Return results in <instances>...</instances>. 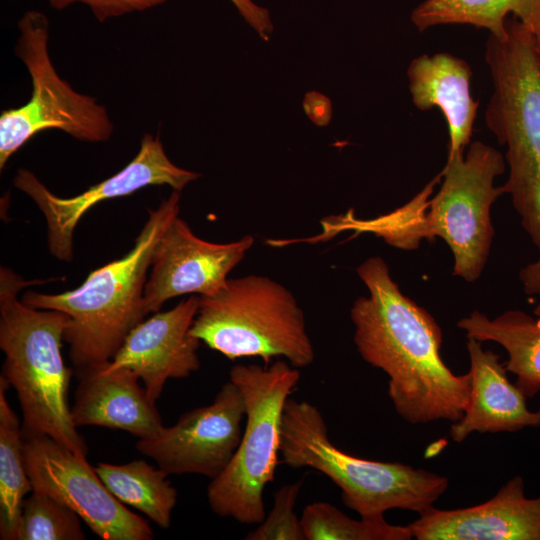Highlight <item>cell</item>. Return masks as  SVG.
Returning a JSON list of instances; mask_svg holds the SVG:
<instances>
[{"instance_id": "cell-1", "label": "cell", "mask_w": 540, "mask_h": 540, "mask_svg": "<svg viewBox=\"0 0 540 540\" xmlns=\"http://www.w3.org/2000/svg\"><path fill=\"white\" fill-rule=\"evenodd\" d=\"M368 296L350 310L362 359L389 378L388 395L410 424L459 420L469 401L471 375L454 374L441 357L442 330L434 317L405 296L380 256L356 269Z\"/></svg>"}, {"instance_id": "cell-2", "label": "cell", "mask_w": 540, "mask_h": 540, "mask_svg": "<svg viewBox=\"0 0 540 540\" xmlns=\"http://www.w3.org/2000/svg\"><path fill=\"white\" fill-rule=\"evenodd\" d=\"M503 155L481 141L447 156L441 173L408 203L371 219L362 230L400 249H415L421 239L441 238L450 248L453 275L466 282L480 278L487 263L494 228L491 207L504 194L494 180L503 174Z\"/></svg>"}, {"instance_id": "cell-3", "label": "cell", "mask_w": 540, "mask_h": 540, "mask_svg": "<svg viewBox=\"0 0 540 540\" xmlns=\"http://www.w3.org/2000/svg\"><path fill=\"white\" fill-rule=\"evenodd\" d=\"M485 61L493 83L485 123L507 148L509 174L502 188L538 250V258L520 270L519 280L528 296L540 297V48L513 17L506 20L504 37L489 36Z\"/></svg>"}, {"instance_id": "cell-4", "label": "cell", "mask_w": 540, "mask_h": 540, "mask_svg": "<svg viewBox=\"0 0 540 540\" xmlns=\"http://www.w3.org/2000/svg\"><path fill=\"white\" fill-rule=\"evenodd\" d=\"M179 211L180 194L174 190L155 210L148 211L133 248L123 257L93 270L73 290L58 294L29 290L22 296L30 307L69 316L64 341L78 379L109 363L132 329L144 320V289L154 248Z\"/></svg>"}, {"instance_id": "cell-5", "label": "cell", "mask_w": 540, "mask_h": 540, "mask_svg": "<svg viewBox=\"0 0 540 540\" xmlns=\"http://www.w3.org/2000/svg\"><path fill=\"white\" fill-rule=\"evenodd\" d=\"M51 280L26 281L1 267L0 348L5 359L0 377L17 394L23 432L47 435L86 457L88 448L77 432L67 400L73 369L65 365L61 350L70 318L64 312L33 308L18 299L23 288Z\"/></svg>"}, {"instance_id": "cell-6", "label": "cell", "mask_w": 540, "mask_h": 540, "mask_svg": "<svg viewBox=\"0 0 540 540\" xmlns=\"http://www.w3.org/2000/svg\"><path fill=\"white\" fill-rule=\"evenodd\" d=\"M280 454L292 468L308 467L328 477L344 505L360 517H380L390 509L418 514L445 493L443 475L398 462L359 458L336 447L319 409L288 398L281 421Z\"/></svg>"}, {"instance_id": "cell-7", "label": "cell", "mask_w": 540, "mask_h": 540, "mask_svg": "<svg viewBox=\"0 0 540 540\" xmlns=\"http://www.w3.org/2000/svg\"><path fill=\"white\" fill-rule=\"evenodd\" d=\"M191 333L226 358H285L305 368L315 358L305 316L294 295L261 275L228 279L212 296H199Z\"/></svg>"}, {"instance_id": "cell-8", "label": "cell", "mask_w": 540, "mask_h": 540, "mask_svg": "<svg viewBox=\"0 0 540 540\" xmlns=\"http://www.w3.org/2000/svg\"><path fill=\"white\" fill-rule=\"evenodd\" d=\"M299 379L298 368L282 359L230 370L229 380L243 395L245 428L232 459L208 485V503L216 515L249 525L264 520L263 494L278 465L282 413Z\"/></svg>"}, {"instance_id": "cell-9", "label": "cell", "mask_w": 540, "mask_h": 540, "mask_svg": "<svg viewBox=\"0 0 540 540\" xmlns=\"http://www.w3.org/2000/svg\"><path fill=\"white\" fill-rule=\"evenodd\" d=\"M16 55L31 80L30 99L0 115V169L35 134L58 129L84 142L107 141L113 123L106 108L72 89L56 72L48 53L49 22L45 14L29 10L18 21Z\"/></svg>"}, {"instance_id": "cell-10", "label": "cell", "mask_w": 540, "mask_h": 540, "mask_svg": "<svg viewBox=\"0 0 540 540\" xmlns=\"http://www.w3.org/2000/svg\"><path fill=\"white\" fill-rule=\"evenodd\" d=\"M25 467L33 491L75 511L103 540H151L149 524L104 485L86 460L47 435L22 431Z\"/></svg>"}, {"instance_id": "cell-11", "label": "cell", "mask_w": 540, "mask_h": 540, "mask_svg": "<svg viewBox=\"0 0 540 540\" xmlns=\"http://www.w3.org/2000/svg\"><path fill=\"white\" fill-rule=\"evenodd\" d=\"M200 174L176 166L167 156L158 136L145 134L136 156L119 172L69 198L53 194L31 171L20 168L14 186L27 194L47 223L51 254L65 262L73 258V234L81 217L107 199L132 194L151 185H168L181 191Z\"/></svg>"}, {"instance_id": "cell-12", "label": "cell", "mask_w": 540, "mask_h": 540, "mask_svg": "<svg viewBox=\"0 0 540 540\" xmlns=\"http://www.w3.org/2000/svg\"><path fill=\"white\" fill-rule=\"evenodd\" d=\"M245 403L239 388L224 383L213 402L182 414L155 436L139 439L136 449L170 474L216 478L232 459L242 437Z\"/></svg>"}, {"instance_id": "cell-13", "label": "cell", "mask_w": 540, "mask_h": 540, "mask_svg": "<svg viewBox=\"0 0 540 540\" xmlns=\"http://www.w3.org/2000/svg\"><path fill=\"white\" fill-rule=\"evenodd\" d=\"M253 243L250 235L230 243L208 242L175 217L154 248L143 297L146 315L158 312L167 300L180 295L212 296L219 292Z\"/></svg>"}, {"instance_id": "cell-14", "label": "cell", "mask_w": 540, "mask_h": 540, "mask_svg": "<svg viewBox=\"0 0 540 540\" xmlns=\"http://www.w3.org/2000/svg\"><path fill=\"white\" fill-rule=\"evenodd\" d=\"M191 295L173 308L156 312L140 322L126 337L107 369H131L154 403L169 379L189 377L200 368V340L191 333L199 307Z\"/></svg>"}, {"instance_id": "cell-15", "label": "cell", "mask_w": 540, "mask_h": 540, "mask_svg": "<svg viewBox=\"0 0 540 540\" xmlns=\"http://www.w3.org/2000/svg\"><path fill=\"white\" fill-rule=\"evenodd\" d=\"M408 527L417 540H540V497L527 498L522 477L515 476L484 503L431 506Z\"/></svg>"}, {"instance_id": "cell-16", "label": "cell", "mask_w": 540, "mask_h": 540, "mask_svg": "<svg viewBox=\"0 0 540 540\" xmlns=\"http://www.w3.org/2000/svg\"><path fill=\"white\" fill-rule=\"evenodd\" d=\"M467 339L471 390L462 417L450 427L451 439L461 443L474 432H516L540 426V409L529 410L527 397L510 382L499 355L483 349L482 342Z\"/></svg>"}, {"instance_id": "cell-17", "label": "cell", "mask_w": 540, "mask_h": 540, "mask_svg": "<svg viewBox=\"0 0 540 540\" xmlns=\"http://www.w3.org/2000/svg\"><path fill=\"white\" fill-rule=\"evenodd\" d=\"M78 380L71 406L76 427L120 429L139 439L151 438L164 427L156 403L131 369L103 366Z\"/></svg>"}, {"instance_id": "cell-18", "label": "cell", "mask_w": 540, "mask_h": 540, "mask_svg": "<svg viewBox=\"0 0 540 540\" xmlns=\"http://www.w3.org/2000/svg\"><path fill=\"white\" fill-rule=\"evenodd\" d=\"M409 90L419 110L439 108L448 124V154L464 152L472 137L479 102L471 94L469 64L447 52L414 58L407 70Z\"/></svg>"}, {"instance_id": "cell-19", "label": "cell", "mask_w": 540, "mask_h": 540, "mask_svg": "<svg viewBox=\"0 0 540 540\" xmlns=\"http://www.w3.org/2000/svg\"><path fill=\"white\" fill-rule=\"evenodd\" d=\"M457 326L467 338L492 341L506 350L504 366L516 376L515 385L527 398L540 392V317L513 309L491 319L475 310Z\"/></svg>"}, {"instance_id": "cell-20", "label": "cell", "mask_w": 540, "mask_h": 540, "mask_svg": "<svg viewBox=\"0 0 540 540\" xmlns=\"http://www.w3.org/2000/svg\"><path fill=\"white\" fill-rule=\"evenodd\" d=\"M508 14L532 32L540 48V0H424L412 11L411 21L421 32L437 25L467 24L502 38Z\"/></svg>"}, {"instance_id": "cell-21", "label": "cell", "mask_w": 540, "mask_h": 540, "mask_svg": "<svg viewBox=\"0 0 540 540\" xmlns=\"http://www.w3.org/2000/svg\"><path fill=\"white\" fill-rule=\"evenodd\" d=\"M94 468L120 502L139 510L160 528L170 527L177 491L167 480L168 474L164 470L145 460L121 465L99 462Z\"/></svg>"}, {"instance_id": "cell-22", "label": "cell", "mask_w": 540, "mask_h": 540, "mask_svg": "<svg viewBox=\"0 0 540 540\" xmlns=\"http://www.w3.org/2000/svg\"><path fill=\"white\" fill-rule=\"evenodd\" d=\"M0 377V538L17 540L25 496L33 491L25 467L22 424L6 398Z\"/></svg>"}, {"instance_id": "cell-23", "label": "cell", "mask_w": 540, "mask_h": 540, "mask_svg": "<svg viewBox=\"0 0 540 540\" xmlns=\"http://www.w3.org/2000/svg\"><path fill=\"white\" fill-rule=\"evenodd\" d=\"M301 523L306 540H410V528L388 523L384 516L348 517L328 502L308 504Z\"/></svg>"}, {"instance_id": "cell-24", "label": "cell", "mask_w": 540, "mask_h": 540, "mask_svg": "<svg viewBox=\"0 0 540 540\" xmlns=\"http://www.w3.org/2000/svg\"><path fill=\"white\" fill-rule=\"evenodd\" d=\"M80 519L53 497L32 491L23 503L17 540H83Z\"/></svg>"}, {"instance_id": "cell-25", "label": "cell", "mask_w": 540, "mask_h": 540, "mask_svg": "<svg viewBox=\"0 0 540 540\" xmlns=\"http://www.w3.org/2000/svg\"><path fill=\"white\" fill-rule=\"evenodd\" d=\"M302 486L301 481L287 484L274 494L273 508L259 526L248 532L246 540H306L301 518L295 505Z\"/></svg>"}, {"instance_id": "cell-26", "label": "cell", "mask_w": 540, "mask_h": 540, "mask_svg": "<svg viewBox=\"0 0 540 540\" xmlns=\"http://www.w3.org/2000/svg\"><path fill=\"white\" fill-rule=\"evenodd\" d=\"M168 0H49L51 7L61 10L74 3L87 5L97 20L119 17L136 11H144Z\"/></svg>"}, {"instance_id": "cell-27", "label": "cell", "mask_w": 540, "mask_h": 540, "mask_svg": "<svg viewBox=\"0 0 540 540\" xmlns=\"http://www.w3.org/2000/svg\"><path fill=\"white\" fill-rule=\"evenodd\" d=\"M237 8L238 12L245 21L259 34V36L268 40L273 31L269 11L257 5L252 0H230Z\"/></svg>"}, {"instance_id": "cell-28", "label": "cell", "mask_w": 540, "mask_h": 540, "mask_svg": "<svg viewBox=\"0 0 540 540\" xmlns=\"http://www.w3.org/2000/svg\"><path fill=\"white\" fill-rule=\"evenodd\" d=\"M308 117L319 126L327 125L332 113L330 100L318 92H310L303 102Z\"/></svg>"}, {"instance_id": "cell-29", "label": "cell", "mask_w": 540, "mask_h": 540, "mask_svg": "<svg viewBox=\"0 0 540 540\" xmlns=\"http://www.w3.org/2000/svg\"><path fill=\"white\" fill-rule=\"evenodd\" d=\"M533 312H534V315H535V316L540 317V301H539V303L536 305V307L534 308V311H533Z\"/></svg>"}]
</instances>
